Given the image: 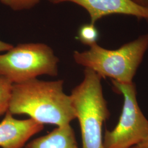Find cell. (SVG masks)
Here are the masks:
<instances>
[{
  "instance_id": "obj_3",
  "label": "cell",
  "mask_w": 148,
  "mask_h": 148,
  "mask_svg": "<svg viewBox=\"0 0 148 148\" xmlns=\"http://www.w3.org/2000/svg\"><path fill=\"white\" fill-rule=\"evenodd\" d=\"M101 77L85 68L84 79L70 95L79 122L82 148H104L103 125L110 113L103 95Z\"/></svg>"
},
{
  "instance_id": "obj_1",
  "label": "cell",
  "mask_w": 148,
  "mask_h": 148,
  "mask_svg": "<svg viewBox=\"0 0 148 148\" xmlns=\"http://www.w3.org/2000/svg\"><path fill=\"white\" fill-rule=\"evenodd\" d=\"M64 81L36 79L13 85L8 110L25 114L40 123L63 126L76 119L70 95L65 93Z\"/></svg>"
},
{
  "instance_id": "obj_6",
  "label": "cell",
  "mask_w": 148,
  "mask_h": 148,
  "mask_svg": "<svg viewBox=\"0 0 148 148\" xmlns=\"http://www.w3.org/2000/svg\"><path fill=\"white\" fill-rule=\"evenodd\" d=\"M54 5L71 2L81 6L88 13L90 23L95 24L101 18L112 14L132 16L148 21V9L131 0H48Z\"/></svg>"
},
{
  "instance_id": "obj_9",
  "label": "cell",
  "mask_w": 148,
  "mask_h": 148,
  "mask_svg": "<svg viewBox=\"0 0 148 148\" xmlns=\"http://www.w3.org/2000/svg\"><path fill=\"white\" fill-rule=\"evenodd\" d=\"M99 37V33L95 24L90 23L79 27L77 39L82 44L90 47L96 43Z\"/></svg>"
},
{
  "instance_id": "obj_13",
  "label": "cell",
  "mask_w": 148,
  "mask_h": 148,
  "mask_svg": "<svg viewBox=\"0 0 148 148\" xmlns=\"http://www.w3.org/2000/svg\"><path fill=\"white\" fill-rule=\"evenodd\" d=\"M131 148H148V133L143 140Z\"/></svg>"
},
{
  "instance_id": "obj_2",
  "label": "cell",
  "mask_w": 148,
  "mask_h": 148,
  "mask_svg": "<svg viewBox=\"0 0 148 148\" xmlns=\"http://www.w3.org/2000/svg\"><path fill=\"white\" fill-rule=\"evenodd\" d=\"M148 49V34L108 49L98 43L83 52L74 51L75 63L94 71L101 77H110L121 83H131Z\"/></svg>"
},
{
  "instance_id": "obj_7",
  "label": "cell",
  "mask_w": 148,
  "mask_h": 148,
  "mask_svg": "<svg viewBox=\"0 0 148 148\" xmlns=\"http://www.w3.org/2000/svg\"><path fill=\"white\" fill-rule=\"evenodd\" d=\"M43 125L32 118L16 119L8 111L0 122V147L24 148L29 139L43 129Z\"/></svg>"
},
{
  "instance_id": "obj_14",
  "label": "cell",
  "mask_w": 148,
  "mask_h": 148,
  "mask_svg": "<svg viewBox=\"0 0 148 148\" xmlns=\"http://www.w3.org/2000/svg\"><path fill=\"white\" fill-rule=\"evenodd\" d=\"M131 1L137 5L148 9V0H131Z\"/></svg>"
},
{
  "instance_id": "obj_12",
  "label": "cell",
  "mask_w": 148,
  "mask_h": 148,
  "mask_svg": "<svg viewBox=\"0 0 148 148\" xmlns=\"http://www.w3.org/2000/svg\"><path fill=\"white\" fill-rule=\"evenodd\" d=\"M14 46L9 43L5 42L0 39V53L7 52Z\"/></svg>"
},
{
  "instance_id": "obj_10",
  "label": "cell",
  "mask_w": 148,
  "mask_h": 148,
  "mask_svg": "<svg viewBox=\"0 0 148 148\" xmlns=\"http://www.w3.org/2000/svg\"><path fill=\"white\" fill-rule=\"evenodd\" d=\"M13 84L0 75V116L8 110Z\"/></svg>"
},
{
  "instance_id": "obj_4",
  "label": "cell",
  "mask_w": 148,
  "mask_h": 148,
  "mask_svg": "<svg viewBox=\"0 0 148 148\" xmlns=\"http://www.w3.org/2000/svg\"><path fill=\"white\" fill-rule=\"evenodd\" d=\"M5 52L0 54V75L13 84L42 75H58L59 60L45 43H20Z\"/></svg>"
},
{
  "instance_id": "obj_11",
  "label": "cell",
  "mask_w": 148,
  "mask_h": 148,
  "mask_svg": "<svg viewBox=\"0 0 148 148\" xmlns=\"http://www.w3.org/2000/svg\"><path fill=\"white\" fill-rule=\"evenodd\" d=\"M41 0H0V3L14 11L29 10L37 5Z\"/></svg>"
},
{
  "instance_id": "obj_5",
  "label": "cell",
  "mask_w": 148,
  "mask_h": 148,
  "mask_svg": "<svg viewBox=\"0 0 148 148\" xmlns=\"http://www.w3.org/2000/svg\"><path fill=\"white\" fill-rule=\"evenodd\" d=\"M111 81L114 90L123 95L124 101L116 126L111 131H106L104 148H131L148 134V120L138 105L136 85Z\"/></svg>"
},
{
  "instance_id": "obj_8",
  "label": "cell",
  "mask_w": 148,
  "mask_h": 148,
  "mask_svg": "<svg viewBox=\"0 0 148 148\" xmlns=\"http://www.w3.org/2000/svg\"><path fill=\"white\" fill-rule=\"evenodd\" d=\"M24 148H79L70 124L58 127L47 134L27 143Z\"/></svg>"
}]
</instances>
